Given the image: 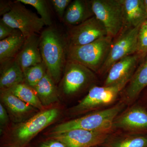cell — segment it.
Returning <instances> with one entry per match:
<instances>
[{"label":"cell","mask_w":147,"mask_h":147,"mask_svg":"<svg viewBox=\"0 0 147 147\" xmlns=\"http://www.w3.org/2000/svg\"><path fill=\"white\" fill-rule=\"evenodd\" d=\"M40 49L47 71L57 83L65 67L68 44L56 29L48 27L40 36Z\"/></svg>","instance_id":"obj_1"},{"label":"cell","mask_w":147,"mask_h":147,"mask_svg":"<svg viewBox=\"0 0 147 147\" xmlns=\"http://www.w3.org/2000/svg\"><path fill=\"white\" fill-rule=\"evenodd\" d=\"M123 108L119 104L114 106L60 124L52 129L50 134H59L74 129L108 132L113 127L117 116Z\"/></svg>","instance_id":"obj_2"},{"label":"cell","mask_w":147,"mask_h":147,"mask_svg":"<svg viewBox=\"0 0 147 147\" xmlns=\"http://www.w3.org/2000/svg\"><path fill=\"white\" fill-rule=\"evenodd\" d=\"M113 38L107 36L86 45L68 46L67 60L79 63L92 71L100 72L108 58Z\"/></svg>","instance_id":"obj_3"},{"label":"cell","mask_w":147,"mask_h":147,"mask_svg":"<svg viewBox=\"0 0 147 147\" xmlns=\"http://www.w3.org/2000/svg\"><path fill=\"white\" fill-rule=\"evenodd\" d=\"M94 15L105 27L108 36L115 38L124 27L123 0L90 1Z\"/></svg>","instance_id":"obj_4"},{"label":"cell","mask_w":147,"mask_h":147,"mask_svg":"<svg viewBox=\"0 0 147 147\" xmlns=\"http://www.w3.org/2000/svg\"><path fill=\"white\" fill-rule=\"evenodd\" d=\"M21 3H11L10 10L1 19L7 25L22 33L25 39L39 32L45 24L35 13L26 8Z\"/></svg>","instance_id":"obj_5"},{"label":"cell","mask_w":147,"mask_h":147,"mask_svg":"<svg viewBox=\"0 0 147 147\" xmlns=\"http://www.w3.org/2000/svg\"><path fill=\"white\" fill-rule=\"evenodd\" d=\"M129 81H124L112 86H94L90 90L87 95L70 112L74 114H82L114 102L120 92Z\"/></svg>","instance_id":"obj_6"},{"label":"cell","mask_w":147,"mask_h":147,"mask_svg":"<svg viewBox=\"0 0 147 147\" xmlns=\"http://www.w3.org/2000/svg\"><path fill=\"white\" fill-rule=\"evenodd\" d=\"M59 114L56 108L40 111L15 127L11 132L13 139L19 143H27L53 123Z\"/></svg>","instance_id":"obj_7"},{"label":"cell","mask_w":147,"mask_h":147,"mask_svg":"<svg viewBox=\"0 0 147 147\" xmlns=\"http://www.w3.org/2000/svg\"><path fill=\"white\" fill-rule=\"evenodd\" d=\"M140 26L123 28L117 38L114 42L113 41L108 58L100 72L108 71L113 64L121 59L137 54L138 33Z\"/></svg>","instance_id":"obj_8"},{"label":"cell","mask_w":147,"mask_h":147,"mask_svg":"<svg viewBox=\"0 0 147 147\" xmlns=\"http://www.w3.org/2000/svg\"><path fill=\"white\" fill-rule=\"evenodd\" d=\"M107 36L105 27L94 16L70 28L67 38L68 46L86 45Z\"/></svg>","instance_id":"obj_9"},{"label":"cell","mask_w":147,"mask_h":147,"mask_svg":"<svg viewBox=\"0 0 147 147\" xmlns=\"http://www.w3.org/2000/svg\"><path fill=\"white\" fill-rule=\"evenodd\" d=\"M93 71L74 61L67 60L65 67L62 89L66 95H70L80 91L94 80Z\"/></svg>","instance_id":"obj_10"},{"label":"cell","mask_w":147,"mask_h":147,"mask_svg":"<svg viewBox=\"0 0 147 147\" xmlns=\"http://www.w3.org/2000/svg\"><path fill=\"white\" fill-rule=\"evenodd\" d=\"M108 132L74 129L59 134H50V139L59 141L67 147H91L102 143Z\"/></svg>","instance_id":"obj_11"},{"label":"cell","mask_w":147,"mask_h":147,"mask_svg":"<svg viewBox=\"0 0 147 147\" xmlns=\"http://www.w3.org/2000/svg\"><path fill=\"white\" fill-rule=\"evenodd\" d=\"M140 57L137 54L129 55L113 64L108 70L103 86H108L127 80L130 81Z\"/></svg>","instance_id":"obj_12"},{"label":"cell","mask_w":147,"mask_h":147,"mask_svg":"<svg viewBox=\"0 0 147 147\" xmlns=\"http://www.w3.org/2000/svg\"><path fill=\"white\" fill-rule=\"evenodd\" d=\"M39 44L40 36L36 34L25 39L23 47L14 58L24 72L42 61Z\"/></svg>","instance_id":"obj_13"},{"label":"cell","mask_w":147,"mask_h":147,"mask_svg":"<svg viewBox=\"0 0 147 147\" xmlns=\"http://www.w3.org/2000/svg\"><path fill=\"white\" fill-rule=\"evenodd\" d=\"M113 126L131 131L147 129V112L140 107H132L115 120Z\"/></svg>","instance_id":"obj_14"},{"label":"cell","mask_w":147,"mask_h":147,"mask_svg":"<svg viewBox=\"0 0 147 147\" xmlns=\"http://www.w3.org/2000/svg\"><path fill=\"white\" fill-rule=\"evenodd\" d=\"M1 99L14 121H24V119L37 110L7 90H1Z\"/></svg>","instance_id":"obj_15"},{"label":"cell","mask_w":147,"mask_h":147,"mask_svg":"<svg viewBox=\"0 0 147 147\" xmlns=\"http://www.w3.org/2000/svg\"><path fill=\"white\" fill-rule=\"evenodd\" d=\"M124 28H135L147 19L144 0H123Z\"/></svg>","instance_id":"obj_16"},{"label":"cell","mask_w":147,"mask_h":147,"mask_svg":"<svg viewBox=\"0 0 147 147\" xmlns=\"http://www.w3.org/2000/svg\"><path fill=\"white\" fill-rule=\"evenodd\" d=\"M93 15L90 1L75 0L69 4L63 18L67 24L74 26L82 24Z\"/></svg>","instance_id":"obj_17"},{"label":"cell","mask_w":147,"mask_h":147,"mask_svg":"<svg viewBox=\"0 0 147 147\" xmlns=\"http://www.w3.org/2000/svg\"><path fill=\"white\" fill-rule=\"evenodd\" d=\"M0 87L1 90L11 88L25 82L24 72L15 59H11L1 63Z\"/></svg>","instance_id":"obj_18"},{"label":"cell","mask_w":147,"mask_h":147,"mask_svg":"<svg viewBox=\"0 0 147 147\" xmlns=\"http://www.w3.org/2000/svg\"><path fill=\"white\" fill-rule=\"evenodd\" d=\"M25 41L24 35L18 30L10 36L0 40L1 63L16 57Z\"/></svg>","instance_id":"obj_19"},{"label":"cell","mask_w":147,"mask_h":147,"mask_svg":"<svg viewBox=\"0 0 147 147\" xmlns=\"http://www.w3.org/2000/svg\"><path fill=\"white\" fill-rule=\"evenodd\" d=\"M55 84V81L47 71L45 76L33 88L44 107L51 105L59 100Z\"/></svg>","instance_id":"obj_20"},{"label":"cell","mask_w":147,"mask_h":147,"mask_svg":"<svg viewBox=\"0 0 147 147\" xmlns=\"http://www.w3.org/2000/svg\"><path fill=\"white\" fill-rule=\"evenodd\" d=\"M147 86V58L140 66L129 82L125 92L127 98L133 100Z\"/></svg>","instance_id":"obj_21"},{"label":"cell","mask_w":147,"mask_h":147,"mask_svg":"<svg viewBox=\"0 0 147 147\" xmlns=\"http://www.w3.org/2000/svg\"><path fill=\"white\" fill-rule=\"evenodd\" d=\"M7 90L37 110L40 111L45 110L34 89L25 83L18 84Z\"/></svg>","instance_id":"obj_22"},{"label":"cell","mask_w":147,"mask_h":147,"mask_svg":"<svg viewBox=\"0 0 147 147\" xmlns=\"http://www.w3.org/2000/svg\"><path fill=\"white\" fill-rule=\"evenodd\" d=\"M47 72V68L43 61L29 67L24 72L25 84L33 88L45 76Z\"/></svg>","instance_id":"obj_23"},{"label":"cell","mask_w":147,"mask_h":147,"mask_svg":"<svg viewBox=\"0 0 147 147\" xmlns=\"http://www.w3.org/2000/svg\"><path fill=\"white\" fill-rule=\"evenodd\" d=\"M16 1L23 4L28 5L33 7L40 15V18L45 25L50 27L52 21L47 2L44 0H17Z\"/></svg>","instance_id":"obj_24"},{"label":"cell","mask_w":147,"mask_h":147,"mask_svg":"<svg viewBox=\"0 0 147 147\" xmlns=\"http://www.w3.org/2000/svg\"><path fill=\"white\" fill-rule=\"evenodd\" d=\"M147 53V19L141 25L138 33L137 54L140 57Z\"/></svg>","instance_id":"obj_25"},{"label":"cell","mask_w":147,"mask_h":147,"mask_svg":"<svg viewBox=\"0 0 147 147\" xmlns=\"http://www.w3.org/2000/svg\"><path fill=\"white\" fill-rule=\"evenodd\" d=\"M115 147H147V136L126 138L117 143Z\"/></svg>","instance_id":"obj_26"},{"label":"cell","mask_w":147,"mask_h":147,"mask_svg":"<svg viewBox=\"0 0 147 147\" xmlns=\"http://www.w3.org/2000/svg\"><path fill=\"white\" fill-rule=\"evenodd\" d=\"M51 2L59 17L63 18L66 10L71 2V0H53Z\"/></svg>","instance_id":"obj_27"},{"label":"cell","mask_w":147,"mask_h":147,"mask_svg":"<svg viewBox=\"0 0 147 147\" xmlns=\"http://www.w3.org/2000/svg\"><path fill=\"white\" fill-rule=\"evenodd\" d=\"M16 29H13L7 25L1 20L0 21V40H2L13 34Z\"/></svg>","instance_id":"obj_28"},{"label":"cell","mask_w":147,"mask_h":147,"mask_svg":"<svg viewBox=\"0 0 147 147\" xmlns=\"http://www.w3.org/2000/svg\"><path fill=\"white\" fill-rule=\"evenodd\" d=\"M9 121L8 114L1 103L0 104V123L1 126L7 124Z\"/></svg>","instance_id":"obj_29"},{"label":"cell","mask_w":147,"mask_h":147,"mask_svg":"<svg viewBox=\"0 0 147 147\" xmlns=\"http://www.w3.org/2000/svg\"><path fill=\"white\" fill-rule=\"evenodd\" d=\"M40 147H67L64 144L59 141L52 139V141L45 142Z\"/></svg>","instance_id":"obj_30"},{"label":"cell","mask_w":147,"mask_h":147,"mask_svg":"<svg viewBox=\"0 0 147 147\" xmlns=\"http://www.w3.org/2000/svg\"><path fill=\"white\" fill-rule=\"evenodd\" d=\"M144 2L145 6L147 11V0H144Z\"/></svg>","instance_id":"obj_31"}]
</instances>
